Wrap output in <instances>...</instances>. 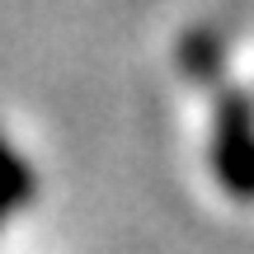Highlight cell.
<instances>
[{
  "label": "cell",
  "mask_w": 254,
  "mask_h": 254,
  "mask_svg": "<svg viewBox=\"0 0 254 254\" xmlns=\"http://www.w3.org/2000/svg\"><path fill=\"white\" fill-rule=\"evenodd\" d=\"M217 165H221V179H226L236 193H254V132H250V113L231 109L226 118H221Z\"/></svg>",
  "instance_id": "cell-1"
}]
</instances>
